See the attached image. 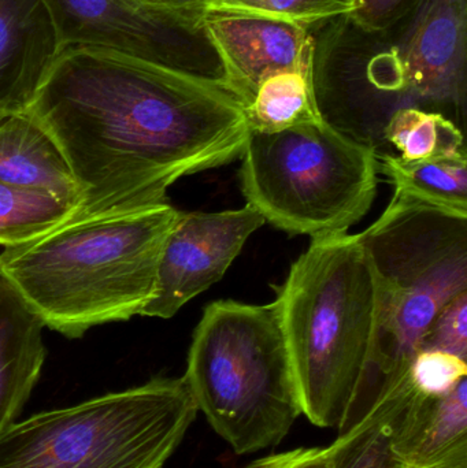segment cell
Instances as JSON below:
<instances>
[{
    "label": "cell",
    "mask_w": 467,
    "mask_h": 468,
    "mask_svg": "<svg viewBox=\"0 0 467 468\" xmlns=\"http://www.w3.org/2000/svg\"><path fill=\"white\" fill-rule=\"evenodd\" d=\"M27 112L79 184L71 218L165 205L180 178L241 156L249 134L222 85L101 47L63 49Z\"/></svg>",
    "instance_id": "cell-1"
},
{
    "label": "cell",
    "mask_w": 467,
    "mask_h": 468,
    "mask_svg": "<svg viewBox=\"0 0 467 468\" xmlns=\"http://www.w3.org/2000/svg\"><path fill=\"white\" fill-rule=\"evenodd\" d=\"M180 211L169 203L71 218L0 252V275L44 326L80 338L142 315Z\"/></svg>",
    "instance_id": "cell-2"
},
{
    "label": "cell",
    "mask_w": 467,
    "mask_h": 468,
    "mask_svg": "<svg viewBox=\"0 0 467 468\" xmlns=\"http://www.w3.org/2000/svg\"><path fill=\"white\" fill-rule=\"evenodd\" d=\"M304 417L340 431L366 384L378 335L375 270L358 234L314 239L277 289Z\"/></svg>",
    "instance_id": "cell-3"
},
{
    "label": "cell",
    "mask_w": 467,
    "mask_h": 468,
    "mask_svg": "<svg viewBox=\"0 0 467 468\" xmlns=\"http://www.w3.org/2000/svg\"><path fill=\"white\" fill-rule=\"evenodd\" d=\"M358 236L377 282L378 335L347 428L408 377L438 314L467 292V217L395 192L380 218Z\"/></svg>",
    "instance_id": "cell-4"
},
{
    "label": "cell",
    "mask_w": 467,
    "mask_h": 468,
    "mask_svg": "<svg viewBox=\"0 0 467 468\" xmlns=\"http://www.w3.org/2000/svg\"><path fill=\"white\" fill-rule=\"evenodd\" d=\"M183 378L213 431L239 455L276 447L302 412L279 303H211Z\"/></svg>",
    "instance_id": "cell-5"
},
{
    "label": "cell",
    "mask_w": 467,
    "mask_h": 468,
    "mask_svg": "<svg viewBox=\"0 0 467 468\" xmlns=\"http://www.w3.org/2000/svg\"><path fill=\"white\" fill-rule=\"evenodd\" d=\"M313 33L318 101L356 96L392 112L419 104L465 107L467 0H414L384 32L342 16Z\"/></svg>",
    "instance_id": "cell-6"
},
{
    "label": "cell",
    "mask_w": 467,
    "mask_h": 468,
    "mask_svg": "<svg viewBox=\"0 0 467 468\" xmlns=\"http://www.w3.org/2000/svg\"><path fill=\"white\" fill-rule=\"evenodd\" d=\"M183 377H156L0 433V468H164L197 415Z\"/></svg>",
    "instance_id": "cell-7"
},
{
    "label": "cell",
    "mask_w": 467,
    "mask_h": 468,
    "mask_svg": "<svg viewBox=\"0 0 467 468\" xmlns=\"http://www.w3.org/2000/svg\"><path fill=\"white\" fill-rule=\"evenodd\" d=\"M241 158L247 205L295 236L347 233L375 202V148L326 120L273 133L249 132Z\"/></svg>",
    "instance_id": "cell-8"
},
{
    "label": "cell",
    "mask_w": 467,
    "mask_h": 468,
    "mask_svg": "<svg viewBox=\"0 0 467 468\" xmlns=\"http://www.w3.org/2000/svg\"><path fill=\"white\" fill-rule=\"evenodd\" d=\"M43 2L60 52L71 47L117 49L206 81H224L221 60L203 25L205 14L158 10L133 0Z\"/></svg>",
    "instance_id": "cell-9"
},
{
    "label": "cell",
    "mask_w": 467,
    "mask_h": 468,
    "mask_svg": "<svg viewBox=\"0 0 467 468\" xmlns=\"http://www.w3.org/2000/svg\"><path fill=\"white\" fill-rule=\"evenodd\" d=\"M265 224L249 205L221 213L180 211L159 261L156 291L143 316L169 319L224 277L244 244Z\"/></svg>",
    "instance_id": "cell-10"
},
{
    "label": "cell",
    "mask_w": 467,
    "mask_h": 468,
    "mask_svg": "<svg viewBox=\"0 0 467 468\" xmlns=\"http://www.w3.org/2000/svg\"><path fill=\"white\" fill-rule=\"evenodd\" d=\"M203 25L221 60L222 85L243 109L263 80L314 62V27L219 10L207 11Z\"/></svg>",
    "instance_id": "cell-11"
},
{
    "label": "cell",
    "mask_w": 467,
    "mask_h": 468,
    "mask_svg": "<svg viewBox=\"0 0 467 468\" xmlns=\"http://www.w3.org/2000/svg\"><path fill=\"white\" fill-rule=\"evenodd\" d=\"M59 54L43 0H0V121L27 112Z\"/></svg>",
    "instance_id": "cell-12"
},
{
    "label": "cell",
    "mask_w": 467,
    "mask_h": 468,
    "mask_svg": "<svg viewBox=\"0 0 467 468\" xmlns=\"http://www.w3.org/2000/svg\"><path fill=\"white\" fill-rule=\"evenodd\" d=\"M392 452L406 468H467V378L440 398L416 390L395 431Z\"/></svg>",
    "instance_id": "cell-13"
},
{
    "label": "cell",
    "mask_w": 467,
    "mask_h": 468,
    "mask_svg": "<svg viewBox=\"0 0 467 468\" xmlns=\"http://www.w3.org/2000/svg\"><path fill=\"white\" fill-rule=\"evenodd\" d=\"M44 324L0 275V433L16 422L47 357Z\"/></svg>",
    "instance_id": "cell-14"
},
{
    "label": "cell",
    "mask_w": 467,
    "mask_h": 468,
    "mask_svg": "<svg viewBox=\"0 0 467 468\" xmlns=\"http://www.w3.org/2000/svg\"><path fill=\"white\" fill-rule=\"evenodd\" d=\"M0 181L54 195L77 208L79 184L51 134L29 114L0 121Z\"/></svg>",
    "instance_id": "cell-15"
},
{
    "label": "cell",
    "mask_w": 467,
    "mask_h": 468,
    "mask_svg": "<svg viewBox=\"0 0 467 468\" xmlns=\"http://www.w3.org/2000/svg\"><path fill=\"white\" fill-rule=\"evenodd\" d=\"M416 389L410 377L387 390L358 422L340 431L334 444L332 468H400L392 440Z\"/></svg>",
    "instance_id": "cell-16"
},
{
    "label": "cell",
    "mask_w": 467,
    "mask_h": 468,
    "mask_svg": "<svg viewBox=\"0 0 467 468\" xmlns=\"http://www.w3.org/2000/svg\"><path fill=\"white\" fill-rule=\"evenodd\" d=\"M244 112L249 132L265 133L325 120L315 92L314 62L263 80Z\"/></svg>",
    "instance_id": "cell-17"
},
{
    "label": "cell",
    "mask_w": 467,
    "mask_h": 468,
    "mask_svg": "<svg viewBox=\"0 0 467 468\" xmlns=\"http://www.w3.org/2000/svg\"><path fill=\"white\" fill-rule=\"evenodd\" d=\"M378 173L395 186V192L432 207L467 217L466 151L432 161L408 164L399 156H378Z\"/></svg>",
    "instance_id": "cell-18"
},
{
    "label": "cell",
    "mask_w": 467,
    "mask_h": 468,
    "mask_svg": "<svg viewBox=\"0 0 467 468\" xmlns=\"http://www.w3.org/2000/svg\"><path fill=\"white\" fill-rule=\"evenodd\" d=\"M384 139L408 164L432 161L463 150V133L446 115L421 107L395 110L383 126Z\"/></svg>",
    "instance_id": "cell-19"
},
{
    "label": "cell",
    "mask_w": 467,
    "mask_h": 468,
    "mask_svg": "<svg viewBox=\"0 0 467 468\" xmlns=\"http://www.w3.org/2000/svg\"><path fill=\"white\" fill-rule=\"evenodd\" d=\"M76 213L70 203L35 189L0 181V245L16 247L69 221Z\"/></svg>",
    "instance_id": "cell-20"
},
{
    "label": "cell",
    "mask_w": 467,
    "mask_h": 468,
    "mask_svg": "<svg viewBox=\"0 0 467 468\" xmlns=\"http://www.w3.org/2000/svg\"><path fill=\"white\" fill-rule=\"evenodd\" d=\"M358 8V0H214L211 10L251 14L315 27L348 16Z\"/></svg>",
    "instance_id": "cell-21"
},
{
    "label": "cell",
    "mask_w": 467,
    "mask_h": 468,
    "mask_svg": "<svg viewBox=\"0 0 467 468\" xmlns=\"http://www.w3.org/2000/svg\"><path fill=\"white\" fill-rule=\"evenodd\" d=\"M417 392L428 398H440L467 378V360L436 349H422L409 368Z\"/></svg>",
    "instance_id": "cell-22"
},
{
    "label": "cell",
    "mask_w": 467,
    "mask_h": 468,
    "mask_svg": "<svg viewBox=\"0 0 467 468\" xmlns=\"http://www.w3.org/2000/svg\"><path fill=\"white\" fill-rule=\"evenodd\" d=\"M422 349H436L467 360V292L452 299L438 314Z\"/></svg>",
    "instance_id": "cell-23"
},
{
    "label": "cell",
    "mask_w": 467,
    "mask_h": 468,
    "mask_svg": "<svg viewBox=\"0 0 467 468\" xmlns=\"http://www.w3.org/2000/svg\"><path fill=\"white\" fill-rule=\"evenodd\" d=\"M359 8L348 14L354 24L367 32H384L397 24L414 0H358Z\"/></svg>",
    "instance_id": "cell-24"
},
{
    "label": "cell",
    "mask_w": 467,
    "mask_h": 468,
    "mask_svg": "<svg viewBox=\"0 0 467 468\" xmlns=\"http://www.w3.org/2000/svg\"><path fill=\"white\" fill-rule=\"evenodd\" d=\"M240 468H332L331 447L296 448L257 459Z\"/></svg>",
    "instance_id": "cell-25"
},
{
    "label": "cell",
    "mask_w": 467,
    "mask_h": 468,
    "mask_svg": "<svg viewBox=\"0 0 467 468\" xmlns=\"http://www.w3.org/2000/svg\"><path fill=\"white\" fill-rule=\"evenodd\" d=\"M139 5L173 13L206 14L213 7L214 0H133Z\"/></svg>",
    "instance_id": "cell-26"
},
{
    "label": "cell",
    "mask_w": 467,
    "mask_h": 468,
    "mask_svg": "<svg viewBox=\"0 0 467 468\" xmlns=\"http://www.w3.org/2000/svg\"><path fill=\"white\" fill-rule=\"evenodd\" d=\"M400 468H406V467H400Z\"/></svg>",
    "instance_id": "cell-27"
}]
</instances>
